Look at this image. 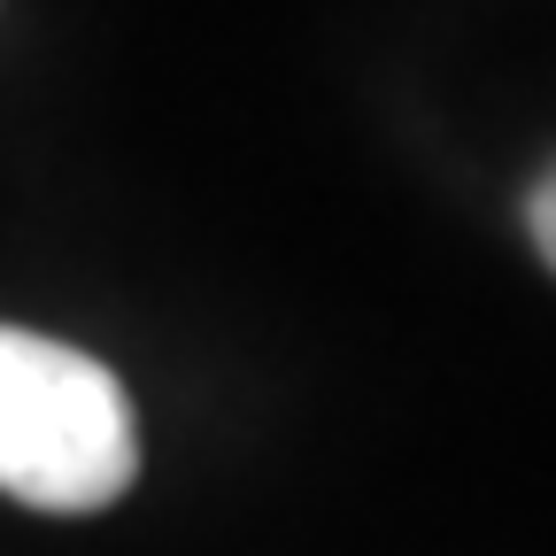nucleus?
Masks as SVG:
<instances>
[{
    "mask_svg": "<svg viewBox=\"0 0 556 556\" xmlns=\"http://www.w3.org/2000/svg\"><path fill=\"white\" fill-rule=\"evenodd\" d=\"M526 232H533V248L548 255V270H556V163L533 178V193H526Z\"/></svg>",
    "mask_w": 556,
    "mask_h": 556,
    "instance_id": "obj_2",
    "label": "nucleus"
},
{
    "mask_svg": "<svg viewBox=\"0 0 556 556\" xmlns=\"http://www.w3.org/2000/svg\"><path fill=\"white\" fill-rule=\"evenodd\" d=\"M139 479V417L86 348L0 325V495L54 518L109 510Z\"/></svg>",
    "mask_w": 556,
    "mask_h": 556,
    "instance_id": "obj_1",
    "label": "nucleus"
}]
</instances>
